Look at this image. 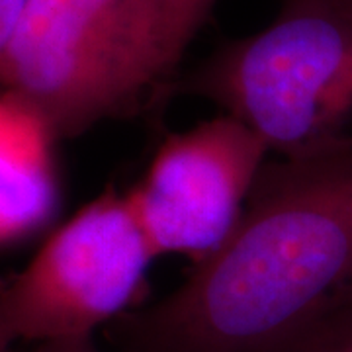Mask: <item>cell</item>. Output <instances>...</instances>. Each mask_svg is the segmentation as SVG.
<instances>
[{"instance_id": "cell-10", "label": "cell", "mask_w": 352, "mask_h": 352, "mask_svg": "<svg viewBox=\"0 0 352 352\" xmlns=\"http://www.w3.org/2000/svg\"><path fill=\"white\" fill-rule=\"evenodd\" d=\"M28 352H100L96 349L92 339H67L38 342L32 351Z\"/></svg>"}, {"instance_id": "cell-3", "label": "cell", "mask_w": 352, "mask_h": 352, "mask_svg": "<svg viewBox=\"0 0 352 352\" xmlns=\"http://www.w3.org/2000/svg\"><path fill=\"white\" fill-rule=\"evenodd\" d=\"M175 69L138 0H28L0 59V90L55 139L138 108Z\"/></svg>"}, {"instance_id": "cell-11", "label": "cell", "mask_w": 352, "mask_h": 352, "mask_svg": "<svg viewBox=\"0 0 352 352\" xmlns=\"http://www.w3.org/2000/svg\"><path fill=\"white\" fill-rule=\"evenodd\" d=\"M14 335L10 331V325L4 317V311H2V305H0V352H10V346L14 342Z\"/></svg>"}, {"instance_id": "cell-2", "label": "cell", "mask_w": 352, "mask_h": 352, "mask_svg": "<svg viewBox=\"0 0 352 352\" xmlns=\"http://www.w3.org/2000/svg\"><path fill=\"white\" fill-rule=\"evenodd\" d=\"M182 88L247 124L278 159L352 151V0H284Z\"/></svg>"}, {"instance_id": "cell-7", "label": "cell", "mask_w": 352, "mask_h": 352, "mask_svg": "<svg viewBox=\"0 0 352 352\" xmlns=\"http://www.w3.org/2000/svg\"><path fill=\"white\" fill-rule=\"evenodd\" d=\"M173 69L214 8L215 0H138Z\"/></svg>"}, {"instance_id": "cell-5", "label": "cell", "mask_w": 352, "mask_h": 352, "mask_svg": "<svg viewBox=\"0 0 352 352\" xmlns=\"http://www.w3.org/2000/svg\"><path fill=\"white\" fill-rule=\"evenodd\" d=\"M268 153L229 113L164 139L127 192L155 254H182L198 264L217 251L239 223Z\"/></svg>"}, {"instance_id": "cell-9", "label": "cell", "mask_w": 352, "mask_h": 352, "mask_svg": "<svg viewBox=\"0 0 352 352\" xmlns=\"http://www.w3.org/2000/svg\"><path fill=\"white\" fill-rule=\"evenodd\" d=\"M28 0H0V59L12 38V32Z\"/></svg>"}, {"instance_id": "cell-4", "label": "cell", "mask_w": 352, "mask_h": 352, "mask_svg": "<svg viewBox=\"0 0 352 352\" xmlns=\"http://www.w3.org/2000/svg\"><path fill=\"white\" fill-rule=\"evenodd\" d=\"M155 258L127 194L106 188L0 286L14 339H92L96 329L129 314Z\"/></svg>"}, {"instance_id": "cell-6", "label": "cell", "mask_w": 352, "mask_h": 352, "mask_svg": "<svg viewBox=\"0 0 352 352\" xmlns=\"http://www.w3.org/2000/svg\"><path fill=\"white\" fill-rule=\"evenodd\" d=\"M53 139L34 113L0 90V243L36 231L53 212Z\"/></svg>"}, {"instance_id": "cell-1", "label": "cell", "mask_w": 352, "mask_h": 352, "mask_svg": "<svg viewBox=\"0 0 352 352\" xmlns=\"http://www.w3.org/2000/svg\"><path fill=\"white\" fill-rule=\"evenodd\" d=\"M352 317V151L268 159L226 243L118 319L124 352H302Z\"/></svg>"}, {"instance_id": "cell-8", "label": "cell", "mask_w": 352, "mask_h": 352, "mask_svg": "<svg viewBox=\"0 0 352 352\" xmlns=\"http://www.w3.org/2000/svg\"><path fill=\"white\" fill-rule=\"evenodd\" d=\"M302 352H352V317L331 329Z\"/></svg>"}]
</instances>
